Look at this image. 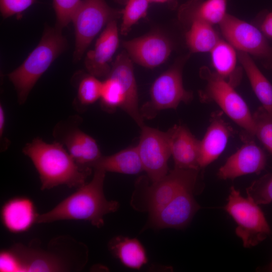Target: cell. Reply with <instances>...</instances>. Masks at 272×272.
<instances>
[{"mask_svg":"<svg viewBox=\"0 0 272 272\" xmlns=\"http://www.w3.org/2000/svg\"><path fill=\"white\" fill-rule=\"evenodd\" d=\"M121 12L110 7L104 0H83L72 21L75 28V61L80 60L87 47L102 28L116 20Z\"/></svg>","mask_w":272,"mask_h":272,"instance_id":"7","label":"cell"},{"mask_svg":"<svg viewBox=\"0 0 272 272\" xmlns=\"http://www.w3.org/2000/svg\"><path fill=\"white\" fill-rule=\"evenodd\" d=\"M81 0H53L57 28L62 30L72 21Z\"/></svg>","mask_w":272,"mask_h":272,"instance_id":"32","label":"cell"},{"mask_svg":"<svg viewBox=\"0 0 272 272\" xmlns=\"http://www.w3.org/2000/svg\"><path fill=\"white\" fill-rule=\"evenodd\" d=\"M193 189L182 191L164 207L149 214L144 229H181L187 226L201 208L193 197Z\"/></svg>","mask_w":272,"mask_h":272,"instance_id":"13","label":"cell"},{"mask_svg":"<svg viewBox=\"0 0 272 272\" xmlns=\"http://www.w3.org/2000/svg\"><path fill=\"white\" fill-rule=\"evenodd\" d=\"M35 2L36 0H0L1 14L5 18L19 15Z\"/></svg>","mask_w":272,"mask_h":272,"instance_id":"33","label":"cell"},{"mask_svg":"<svg viewBox=\"0 0 272 272\" xmlns=\"http://www.w3.org/2000/svg\"><path fill=\"white\" fill-rule=\"evenodd\" d=\"M219 26L227 41L237 51L272 59V48L260 29L228 14Z\"/></svg>","mask_w":272,"mask_h":272,"instance_id":"11","label":"cell"},{"mask_svg":"<svg viewBox=\"0 0 272 272\" xmlns=\"http://www.w3.org/2000/svg\"><path fill=\"white\" fill-rule=\"evenodd\" d=\"M79 121L77 117L59 123L54 135L78 164L92 168L102 155L95 140L78 127Z\"/></svg>","mask_w":272,"mask_h":272,"instance_id":"12","label":"cell"},{"mask_svg":"<svg viewBox=\"0 0 272 272\" xmlns=\"http://www.w3.org/2000/svg\"><path fill=\"white\" fill-rule=\"evenodd\" d=\"M266 270L268 271L272 272V259L269 264L267 266Z\"/></svg>","mask_w":272,"mask_h":272,"instance_id":"38","label":"cell"},{"mask_svg":"<svg viewBox=\"0 0 272 272\" xmlns=\"http://www.w3.org/2000/svg\"><path fill=\"white\" fill-rule=\"evenodd\" d=\"M6 125V114L4 108L0 105V137L3 138Z\"/></svg>","mask_w":272,"mask_h":272,"instance_id":"36","label":"cell"},{"mask_svg":"<svg viewBox=\"0 0 272 272\" xmlns=\"http://www.w3.org/2000/svg\"><path fill=\"white\" fill-rule=\"evenodd\" d=\"M150 3L149 0H127L121 12V34H127L133 25L146 16Z\"/></svg>","mask_w":272,"mask_h":272,"instance_id":"28","label":"cell"},{"mask_svg":"<svg viewBox=\"0 0 272 272\" xmlns=\"http://www.w3.org/2000/svg\"><path fill=\"white\" fill-rule=\"evenodd\" d=\"M227 0H190L181 7L179 16L190 22L198 20L220 24L227 15Z\"/></svg>","mask_w":272,"mask_h":272,"instance_id":"21","label":"cell"},{"mask_svg":"<svg viewBox=\"0 0 272 272\" xmlns=\"http://www.w3.org/2000/svg\"><path fill=\"white\" fill-rule=\"evenodd\" d=\"M91 181L79 187L51 210L39 214L37 223L61 220H84L100 228L104 226L105 215L116 212L117 201L108 200L104 192L106 172L94 169Z\"/></svg>","mask_w":272,"mask_h":272,"instance_id":"2","label":"cell"},{"mask_svg":"<svg viewBox=\"0 0 272 272\" xmlns=\"http://www.w3.org/2000/svg\"><path fill=\"white\" fill-rule=\"evenodd\" d=\"M119 44L116 20L109 22L97 40L93 49L89 51L85 60V66L91 75L107 77L111 66L109 62Z\"/></svg>","mask_w":272,"mask_h":272,"instance_id":"17","label":"cell"},{"mask_svg":"<svg viewBox=\"0 0 272 272\" xmlns=\"http://www.w3.org/2000/svg\"><path fill=\"white\" fill-rule=\"evenodd\" d=\"M192 93L183 85L182 69L176 64L160 75L150 89V99L140 109L144 118L152 119L161 110L176 109L181 102L188 103Z\"/></svg>","mask_w":272,"mask_h":272,"instance_id":"8","label":"cell"},{"mask_svg":"<svg viewBox=\"0 0 272 272\" xmlns=\"http://www.w3.org/2000/svg\"><path fill=\"white\" fill-rule=\"evenodd\" d=\"M260 30L266 37L272 39V12L265 16L260 25Z\"/></svg>","mask_w":272,"mask_h":272,"instance_id":"35","label":"cell"},{"mask_svg":"<svg viewBox=\"0 0 272 272\" xmlns=\"http://www.w3.org/2000/svg\"><path fill=\"white\" fill-rule=\"evenodd\" d=\"M247 196L257 205L272 202V175H265L253 181L246 189Z\"/></svg>","mask_w":272,"mask_h":272,"instance_id":"31","label":"cell"},{"mask_svg":"<svg viewBox=\"0 0 272 272\" xmlns=\"http://www.w3.org/2000/svg\"><path fill=\"white\" fill-rule=\"evenodd\" d=\"M210 53L215 72L235 87L242 77V69L237 66V51L229 42L220 39Z\"/></svg>","mask_w":272,"mask_h":272,"instance_id":"22","label":"cell"},{"mask_svg":"<svg viewBox=\"0 0 272 272\" xmlns=\"http://www.w3.org/2000/svg\"><path fill=\"white\" fill-rule=\"evenodd\" d=\"M150 3H166L171 0H149Z\"/></svg>","mask_w":272,"mask_h":272,"instance_id":"37","label":"cell"},{"mask_svg":"<svg viewBox=\"0 0 272 272\" xmlns=\"http://www.w3.org/2000/svg\"><path fill=\"white\" fill-rule=\"evenodd\" d=\"M185 34L186 43L193 52H210L220 40L213 25L193 20Z\"/></svg>","mask_w":272,"mask_h":272,"instance_id":"26","label":"cell"},{"mask_svg":"<svg viewBox=\"0 0 272 272\" xmlns=\"http://www.w3.org/2000/svg\"><path fill=\"white\" fill-rule=\"evenodd\" d=\"M107 77L116 79L122 88L124 102L121 108L141 128L145 124L139 107L138 94L132 60L125 51L117 56Z\"/></svg>","mask_w":272,"mask_h":272,"instance_id":"16","label":"cell"},{"mask_svg":"<svg viewBox=\"0 0 272 272\" xmlns=\"http://www.w3.org/2000/svg\"><path fill=\"white\" fill-rule=\"evenodd\" d=\"M82 243L59 237L49 243L46 249L34 242L28 245L16 243L10 248L16 255L18 272L70 271L81 269L85 263L75 260L74 248Z\"/></svg>","mask_w":272,"mask_h":272,"instance_id":"3","label":"cell"},{"mask_svg":"<svg viewBox=\"0 0 272 272\" xmlns=\"http://www.w3.org/2000/svg\"><path fill=\"white\" fill-rule=\"evenodd\" d=\"M225 210L237 224L235 233L245 248L258 245L271 234V228L264 213L252 199L242 196L231 186Z\"/></svg>","mask_w":272,"mask_h":272,"instance_id":"6","label":"cell"},{"mask_svg":"<svg viewBox=\"0 0 272 272\" xmlns=\"http://www.w3.org/2000/svg\"><path fill=\"white\" fill-rule=\"evenodd\" d=\"M200 75L206 81L205 88L199 92L200 101L215 103L223 113L242 128L243 133L251 137L255 136L253 115L235 87L207 67L201 69Z\"/></svg>","mask_w":272,"mask_h":272,"instance_id":"5","label":"cell"},{"mask_svg":"<svg viewBox=\"0 0 272 272\" xmlns=\"http://www.w3.org/2000/svg\"><path fill=\"white\" fill-rule=\"evenodd\" d=\"M222 111H215L211 115L210 124L200 140L199 165L204 168L215 161L224 151L234 130L223 117Z\"/></svg>","mask_w":272,"mask_h":272,"instance_id":"19","label":"cell"},{"mask_svg":"<svg viewBox=\"0 0 272 272\" xmlns=\"http://www.w3.org/2000/svg\"><path fill=\"white\" fill-rule=\"evenodd\" d=\"M144 171L152 183L168 173V162L171 156L168 133L144 125L137 146Z\"/></svg>","mask_w":272,"mask_h":272,"instance_id":"9","label":"cell"},{"mask_svg":"<svg viewBox=\"0 0 272 272\" xmlns=\"http://www.w3.org/2000/svg\"><path fill=\"white\" fill-rule=\"evenodd\" d=\"M39 215L33 200L23 196L10 198L3 204L1 210L3 225L13 234L29 230L37 223Z\"/></svg>","mask_w":272,"mask_h":272,"instance_id":"20","label":"cell"},{"mask_svg":"<svg viewBox=\"0 0 272 272\" xmlns=\"http://www.w3.org/2000/svg\"><path fill=\"white\" fill-rule=\"evenodd\" d=\"M199 170L175 168L166 175L144 189V211L153 213L168 204L176 195L194 189Z\"/></svg>","mask_w":272,"mask_h":272,"instance_id":"10","label":"cell"},{"mask_svg":"<svg viewBox=\"0 0 272 272\" xmlns=\"http://www.w3.org/2000/svg\"><path fill=\"white\" fill-rule=\"evenodd\" d=\"M108 247L111 254L128 268L140 269L148 262L145 249L136 238L117 236L110 240Z\"/></svg>","mask_w":272,"mask_h":272,"instance_id":"23","label":"cell"},{"mask_svg":"<svg viewBox=\"0 0 272 272\" xmlns=\"http://www.w3.org/2000/svg\"><path fill=\"white\" fill-rule=\"evenodd\" d=\"M238 59L249 80L251 88L262 104L272 116V85L257 67L250 55L237 51Z\"/></svg>","mask_w":272,"mask_h":272,"instance_id":"24","label":"cell"},{"mask_svg":"<svg viewBox=\"0 0 272 272\" xmlns=\"http://www.w3.org/2000/svg\"><path fill=\"white\" fill-rule=\"evenodd\" d=\"M242 146L220 167L217 175L222 179H234L249 174H259L265 167L266 157L264 151L253 141V137L241 135Z\"/></svg>","mask_w":272,"mask_h":272,"instance_id":"14","label":"cell"},{"mask_svg":"<svg viewBox=\"0 0 272 272\" xmlns=\"http://www.w3.org/2000/svg\"><path fill=\"white\" fill-rule=\"evenodd\" d=\"M102 82L97 77L87 75L80 81L78 87L77 100L80 105L86 106L91 105L101 96Z\"/></svg>","mask_w":272,"mask_h":272,"instance_id":"29","label":"cell"},{"mask_svg":"<svg viewBox=\"0 0 272 272\" xmlns=\"http://www.w3.org/2000/svg\"><path fill=\"white\" fill-rule=\"evenodd\" d=\"M100 99L102 108L107 112H111L117 108H122L124 96L121 85L116 79L107 77L102 82Z\"/></svg>","mask_w":272,"mask_h":272,"instance_id":"27","label":"cell"},{"mask_svg":"<svg viewBox=\"0 0 272 272\" xmlns=\"http://www.w3.org/2000/svg\"><path fill=\"white\" fill-rule=\"evenodd\" d=\"M92 168L106 172L130 175L137 174L144 171L137 146L127 148L110 156H102L93 165Z\"/></svg>","mask_w":272,"mask_h":272,"instance_id":"25","label":"cell"},{"mask_svg":"<svg viewBox=\"0 0 272 272\" xmlns=\"http://www.w3.org/2000/svg\"><path fill=\"white\" fill-rule=\"evenodd\" d=\"M255 136L272 154V117L261 107L253 114Z\"/></svg>","mask_w":272,"mask_h":272,"instance_id":"30","label":"cell"},{"mask_svg":"<svg viewBox=\"0 0 272 272\" xmlns=\"http://www.w3.org/2000/svg\"><path fill=\"white\" fill-rule=\"evenodd\" d=\"M22 152L37 171L42 190L62 185L78 188L86 183L92 172V168L78 164L58 141L48 143L36 138Z\"/></svg>","mask_w":272,"mask_h":272,"instance_id":"1","label":"cell"},{"mask_svg":"<svg viewBox=\"0 0 272 272\" xmlns=\"http://www.w3.org/2000/svg\"><path fill=\"white\" fill-rule=\"evenodd\" d=\"M0 271L18 272L17 258L11 248L1 251Z\"/></svg>","mask_w":272,"mask_h":272,"instance_id":"34","label":"cell"},{"mask_svg":"<svg viewBox=\"0 0 272 272\" xmlns=\"http://www.w3.org/2000/svg\"><path fill=\"white\" fill-rule=\"evenodd\" d=\"M66 47L61 30L46 28L38 45L20 66L8 75L20 104L25 102L37 81Z\"/></svg>","mask_w":272,"mask_h":272,"instance_id":"4","label":"cell"},{"mask_svg":"<svg viewBox=\"0 0 272 272\" xmlns=\"http://www.w3.org/2000/svg\"><path fill=\"white\" fill-rule=\"evenodd\" d=\"M167 132L174 167L199 170L200 140L182 125H175Z\"/></svg>","mask_w":272,"mask_h":272,"instance_id":"18","label":"cell"},{"mask_svg":"<svg viewBox=\"0 0 272 272\" xmlns=\"http://www.w3.org/2000/svg\"><path fill=\"white\" fill-rule=\"evenodd\" d=\"M122 45L132 60L150 69L163 63L172 51L169 39L158 33L123 41Z\"/></svg>","mask_w":272,"mask_h":272,"instance_id":"15","label":"cell"}]
</instances>
